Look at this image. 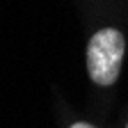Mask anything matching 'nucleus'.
I'll list each match as a JSON object with an SVG mask.
<instances>
[{
  "instance_id": "1",
  "label": "nucleus",
  "mask_w": 128,
  "mask_h": 128,
  "mask_svg": "<svg viewBox=\"0 0 128 128\" xmlns=\"http://www.w3.org/2000/svg\"><path fill=\"white\" fill-rule=\"evenodd\" d=\"M124 50H126V41L121 37V32L114 28L98 30L89 39L87 71L96 85H101V87L114 85V80L119 78V71H121Z\"/></svg>"
},
{
  "instance_id": "2",
  "label": "nucleus",
  "mask_w": 128,
  "mask_h": 128,
  "mask_svg": "<svg viewBox=\"0 0 128 128\" xmlns=\"http://www.w3.org/2000/svg\"><path fill=\"white\" fill-rule=\"evenodd\" d=\"M71 128H94V126H89V124H82V121H80V124H73Z\"/></svg>"
},
{
  "instance_id": "3",
  "label": "nucleus",
  "mask_w": 128,
  "mask_h": 128,
  "mask_svg": "<svg viewBox=\"0 0 128 128\" xmlns=\"http://www.w3.org/2000/svg\"><path fill=\"white\" fill-rule=\"evenodd\" d=\"M126 128H128V126H126Z\"/></svg>"
}]
</instances>
